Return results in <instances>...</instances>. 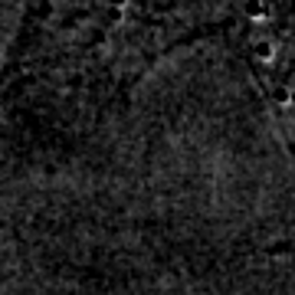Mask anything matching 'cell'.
Listing matches in <instances>:
<instances>
[{"label":"cell","instance_id":"obj_1","mask_svg":"<svg viewBox=\"0 0 295 295\" xmlns=\"http://www.w3.org/2000/svg\"><path fill=\"white\" fill-rule=\"evenodd\" d=\"M256 56H259V59H272V46L269 43H259L256 46Z\"/></svg>","mask_w":295,"mask_h":295},{"label":"cell","instance_id":"obj_2","mask_svg":"<svg viewBox=\"0 0 295 295\" xmlns=\"http://www.w3.org/2000/svg\"><path fill=\"white\" fill-rule=\"evenodd\" d=\"M289 98H292V108H295V92H292V95H289Z\"/></svg>","mask_w":295,"mask_h":295}]
</instances>
